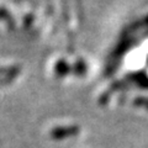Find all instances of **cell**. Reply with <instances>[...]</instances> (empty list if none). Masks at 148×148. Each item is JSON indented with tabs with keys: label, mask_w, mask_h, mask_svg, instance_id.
Here are the masks:
<instances>
[{
	"label": "cell",
	"mask_w": 148,
	"mask_h": 148,
	"mask_svg": "<svg viewBox=\"0 0 148 148\" xmlns=\"http://www.w3.org/2000/svg\"><path fill=\"white\" fill-rule=\"evenodd\" d=\"M12 68H0V74H11Z\"/></svg>",
	"instance_id": "277c9868"
},
{
	"label": "cell",
	"mask_w": 148,
	"mask_h": 148,
	"mask_svg": "<svg viewBox=\"0 0 148 148\" xmlns=\"http://www.w3.org/2000/svg\"><path fill=\"white\" fill-rule=\"evenodd\" d=\"M80 132H82V128L79 125H75V123L58 125V126H54L49 131V136L52 140L63 141V140H68V138L79 136Z\"/></svg>",
	"instance_id": "7a4b0ae2"
},
{
	"label": "cell",
	"mask_w": 148,
	"mask_h": 148,
	"mask_svg": "<svg viewBox=\"0 0 148 148\" xmlns=\"http://www.w3.org/2000/svg\"><path fill=\"white\" fill-rule=\"evenodd\" d=\"M53 73L59 79L68 77L69 74H72V63H69L66 58L57 59L53 66Z\"/></svg>",
	"instance_id": "3957f363"
},
{
	"label": "cell",
	"mask_w": 148,
	"mask_h": 148,
	"mask_svg": "<svg viewBox=\"0 0 148 148\" xmlns=\"http://www.w3.org/2000/svg\"><path fill=\"white\" fill-rule=\"evenodd\" d=\"M123 105H128V108L136 112L148 115V91L130 90Z\"/></svg>",
	"instance_id": "6da1fadb"
}]
</instances>
